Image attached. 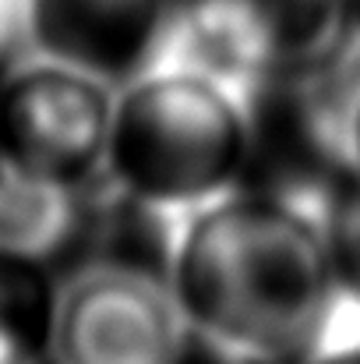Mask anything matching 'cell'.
I'll return each mask as SVG.
<instances>
[{"label": "cell", "instance_id": "277c9868", "mask_svg": "<svg viewBox=\"0 0 360 364\" xmlns=\"http://www.w3.org/2000/svg\"><path fill=\"white\" fill-rule=\"evenodd\" d=\"M117 85L25 53L0 68V149L14 170L67 188L103 177Z\"/></svg>", "mask_w": 360, "mask_h": 364}, {"label": "cell", "instance_id": "5bb4252c", "mask_svg": "<svg viewBox=\"0 0 360 364\" xmlns=\"http://www.w3.org/2000/svg\"><path fill=\"white\" fill-rule=\"evenodd\" d=\"M347 32L354 43H360V0H350V7H347Z\"/></svg>", "mask_w": 360, "mask_h": 364}, {"label": "cell", "instance_id": "3957f363", "mask_svg": "<svg viewBox=\"0 0 360 364\" xmlns=\"http://www.w3.org/2000/svg\"><path fill=\"white\" fill-rule=\"evenodd\" d=\"M357 92L360 43L350 36L318 57L244 85L247 166L240 188L286 202L325 227L336 202L360 181L354 159Z\"/></svg>", "mask_w": 360, "mask_h": 364}, {"label": "cell", "instance_id": "5b68a950", "mask_svg": "<svg viewBox=\"0 0 360 364\" xmlns=\"http://www.w3.org/2000/svg\"><path fill=\"white\" fill-rule=\"evenodd\" d=\"M173 43L166 60H184L230 85L318 57L339 46L350 0H170Z\"/></svg>", "mask_w": 360, "mask_h": 364}, {"label": "cell", "instance_id": "30bf717a", "mask_svg": "<svg viewBox=\"0 0 360 364\" xmlns=\"http://www.w3.org/2000/svg\"><path fill=\"white\" fill-rule=\"evenodd\" d=\"M297 364H360V294L343 287L336 308L311 347V354Z\"/></svg>", "mask_w": 360, "mask_h": 364}, {"label": "cell", "instance_id": "7a4b0ae2", "mask_svg": "<svg viewBox=\"0 0 360 364\" xmlns=\"http://www.w3.org/2000/svg\"><path fill=\"white\" fill-rule=\"evenodd\" d=\"M247 166V114L237 85L163 60L114 100L103 177L124 195L187 216L237 191Z\"/></svg>", "mask_w": 360, "mask_h": 364}, {"label": "cell", "instance_id": "8fae6325", "mask_svg": "<svg viewBox=\"0 0 360 364\" xmlns=\"http://www.w3.org/2000/svg\"><path fill=\"white\" fill-rule=\"evenodd\" d=\"M322 230L339 283L360 294V181L336 202Z\"/></svg>", "mask_w": 360, "mask_h": 364}, {"label": "cell", "instance_id": "9c48e42d", "mask_svg": "<svg viewBox=\"0 0 360 364\" xmlns=\"http://www.w3.org/2000/svg\"><path fill=\"white\" fill-rule=\"evenodd\" d=\"M60 276L36 258L0 251V364H50Z\"/></svg>", "mask_w": 360, "mask_h": 364}, {"label": "cell", "instance_id": "7c38bea8", "mask_svg": "<svg viewBox=\"0 0 360 364\" xmlns=\"http://www.w3.org/2000/svg\"><path fill=\"white\" fill-rule=\"evenodd\" d=\"M170 364H279L265 354H254V350H244L234 343H223V340H212L205 333H195L187 329V336L180 340L177 354L170 358Z\"/></svg>", "mask_w": 360, "mask_h": 364}, {"label": "cell", "instance_id": "4fadbf2b", "mask_svg": "<svg viewBox=\"0 0 360 364\" xmlns=\"http://www.w3.org/2000/svg\"><path fill=\"white\" fill-rule=\"evenodd\" d=\"M14 36V18H11V4L0 0V46Z\"/></svg>", "mask_w": 360, "mask_h": 364}, {"label": "cell", "instance_id": "52a82bcc", "mask_svg": "<svg viewBox=\"0 0 360 364\" xmlns=\"http://www.w3.org/2000/svg\"><path fill=\"white\" fill-rule=\"evenodd\" d=\"M28 53L124 85L170 57V0H7Z\"/></svg>", "mask_w": 360, "mask_h": 364}, {"label": "cell", "instance_id": "ba28073f", "mask_svg": "<svg viewBox=\"0 0 360 364\" xmlns=\"http://www.w3.org/2000/svg\"><path fill=\"white\" fill-rule=\"evenodd\" d=\"M85 188H67L11 166L0 181V251L46 262L60 276L82 223Z\"/></svg>", "mask_w": 360, "mask_h": 364}, {"label": "cell", "instance_id": "2e32d148", "mask_svg": "<svg viewBox=\"0 0 360 364\" xmlns=\"http://www.w3.org/2000/svg\"><path fill=\"white\" fill-rule=\"evenodd\" d=\"M7 170H11V163H7V156H4V149H0V181H4Z\"/></svg>", "mask_w": 360, "mask_h": 364}, {"label": "cell", "instance_id": "8992f818", "mask_svg": "<svg viewBox=\"0 0 360 364\" xmlns=\"http://www.w3.org/2000/svg\"><path fill=\"white\" fill-rule=\"evenodd\" d=\"M187 322L170 279L89 265L60 276L50 364H170Z\"/></svg>", "mask_w": 360, "mask_h": 364}, {"label": "cell", "instance_id": "9a60e30c", "mask_svg": "<svg viewBox=\"0 0 360 364\" xmlns=\"http://www.w3.org/2000/svg\"><path fill=\"white\" fill-rule=\"evenodd\" d=\"M354 159L360 170V92H357V107H354Z\"/></svg>", "mask_w": 360, "mask_h": 364}, {"label": "cell", "instance_id": "6da1fadb", "mask_svg": "<svg viewBox=\"0 0 360 364\" xmlns=\"http://www.w3.org/2000/svg\"><path fill=\"white\" fill-rule=\"evenodd\" d=\"M166 279L187 329L279 364L311 354L343 290L322 223L247 188L180 216Z\"/></svg>", "mask_w": 360, "mask_h": 364}]
</instances>
